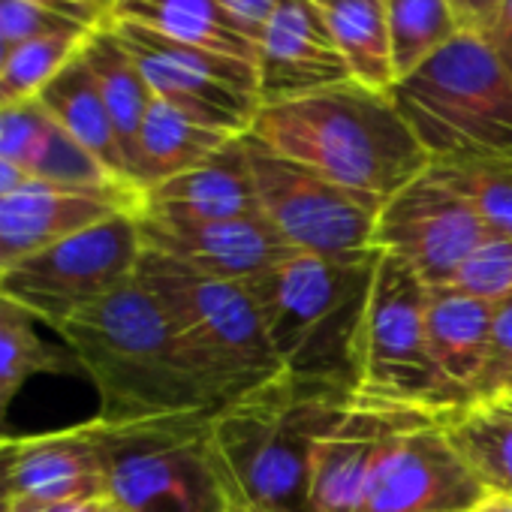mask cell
<instances>
[{
    "instance_id": "cell-1",
    "label": "cell",
    "mask_w": 512,
    "mask_h": 512,
    "mask_svg": "<svg viewBox=\"0 0 512 512\" xmlns=\"http://www.w3.org/2000/svg\"><path fill=\"white\" fill-rule=\"evenodd\" d=\"M247 136L380 202L392 199L431 166L428 151L392 94L362 88L359 82L260 106Z\"/></svg>"
},
{
    "instance_id": "cell-2",
    "label": "cell",
    "mask_w": 512,
    "mask_h": 512,
    "mask_svg": "<svg viewBox=\"0 0 512 512\" xmlns=\"http://www.w3.org/2000/svg\"><path fill=\"white\" fill-rule=\"evenodd\" d=\"M353 392L278 374L211 413V449L229 503L256 512H308L317 440L344 416Z\"/></svg>"
},
{
    "instance_id": "cell-3",
    "label": "cell",
    "mask_w": 512,
    "mask_h": 512,
    "mask_svg": "<svg viewBox=\"0 0 512 512\" xmlns=\"http://www.w3.org/2000/svg\"><path fill=\"white\" fill-rule=\"evenodd\" d=\"M55 332L94 383L97 419L109 425L217 410L184 365L166 314L136 278L64 320Z\"/></svg>"
},
{
    "instance_id": "cell-4",
    "label": "cell",
    "mask_w": 512,
    "mask_h": 512,
    "mask_svg": "<svg viewBox=\"0 0 512 512\" xmlns=\"http://www.w3.org/2000/svg\"><path fill=\"white\" fill-rule=\"evenodd\" d=\"M377 260L380 250L344 260L293 250L260 281L247 284L287 374L356 392L359 338Z\"/></svg>"
},
{
    "instance_id": "cell-5",
    "label": "cell",
    "mask_w": 512,
    "mask_h": 512,
    "mask_svg": "<svg viewBox=\"0 0 512 512\" xmlns=\"http://www.w3.org/2000/svg\"><path fill=\"white\" fill-rule=\"evenodd\" d=\"M136 281L166 314L184 365L217 407L284 374L247 284L199 275L151 247H142Z\"/></svg>"
},
{
    "instance_id": "cell-6",
    "label": "cell",
    "mask_w": 512,
    "mask_h": 512,
    "mask_svg": "<svg viewBox=\"0 0 512 512\" xmlns=\"http://www.w3.org/2000/svg\"><path fill=\"white\" fill-rule=\"evenodd\" d=\"M392 100L431 163L512 160V76L482 37L461 31Z\"/></svg>"
},
{
    "instance_id": "cell-7",
    "label": "cell",
    "mask_w": 512,
    "mask_h": 512,
    "mask_svg": "<svg viewBox=\"0 0 512 512\" xmlns=\"http://www.w3.org/2000/svg\"><path fill=\"white\" fill-rule=\"evenodd\" d=\"M428 296L431 287L404 260L380 250L359 338L353 395L446 419L470 404L431 359L425 329Z\"/></svg>"
},
{
    "instance_id": "cell-8",
    "label": "cell",
    "mask_w": 512,
    "mask_h": 512,
    "mask_svg": "<svg viewBox=\"0 0 512 512\" xmlns=\"http://www.w3.org/2000/svg\"><path fill=\"white\" fill-rule=\"evenodd\" d=\"M211 413L154 422H100L106 497L133 512H226L229 494L211 449Z\"/></svg>"
},
{
    "instance_id": "cell-9",
    "label": "cell",
    "mask_w": 512,
    "mask_h": 512,
    "mask_svg": "<svg viewBox=\"0 0 512 512\" xmlns=\"http://www.w3.org/2000/svg\"><path fill=\"white\" fill-rule=\"evenodd\" d=\"M142 247L139 211H118L4 269L0 296L58 329L133 281Z\"/></svg>"
},
{
    "instance_id": "cell-10",
    "label": "cell",
    "mask_w": 512,
    "mask_h": 512,
    "mask_svg": "<svg viewBox=\"0 0 512 512\" xmlns=\"http://www.w3.org/2000/svg\"><path fill=\"white\" fill-rule=\"evenodd\" d=\"M244 151L260 199V214L275 232L302 253L359 256L374 247V226L383 202L347 190L244 136Z\"/></svg>"
},
{
    "instance_id": "cell-11",
    "label": "cell",
    "mask_w": 512,
    "mask_h": 512,
    "mask_svg": "<svg viewBox=\"0 0 512 512\" xmlns=\"http://www.w3.org/2000/svg\"><path fill=\"white\" fill-rule=\"evenodd\" d=\"M157 100L226 136H247L260 112L256 67L229 55L172 43L133 22L109 19Z\"/></svg>"
},
{
    "instance_id": "cell-12",
    "label": "cell",
    "mask_w": 512,
    "mask_h": 512,
    "mask_svg": "<svg viewBox=\"0 0 512 512\" xmlns=\"http://www.w3.org/2000/svg\"><path fill=\"white\" fill-rule=\"evenodd\" d=\"M491 232L473 208L428 169L383 202L374 247L404 260L431 290L446 287Z\"/></svg>"
},
{
    "instance_id": "cell-13",
    "label": "cell",
    "mask_w": 512,
    "mask_h": 512,
    "mask_svg": "<svg viewBox=\"0 0 512 512\" xmlns=\"http://www.w3.org/2000/svg\"><path fill=\"white\" fill-rule=\"evenodd\" d=\"M428 422L440 419L353 395L344 416L314 446L308 512H359L371 479L395 443Z\"/></svg>"
},
{
    "instance_id": "cell-14",
    "label": "cell",
    "mask_w": 512,
    "mask_h": 512,
    "mask_svg": "<svg viewBox=\"0 0 512 512\" xmlns=\"http://www.w3.org/2000/svg\"><path fill=\"white\" fill-rule=\"evenodd\" d=\"M485 497L488 491L452 449L440 419L395 443L359 512H473Z\"/></svg>"
},
{
    "instance_id": "cell-15",
    "label": "cell",
    "mask_w": 512,
    "mask_h": 512,
    "mask_svg": "<svg viewBox=\"0 0 512 512\" xmlns=\"http://www.w3.org/2000/svg\"><path fill=\"white\" fill-rule=\"evenodd\" d=\"M139 229L145 247L172 256L199 275L235 284L260 281L293 253L263 214L238 220H169L139 214Z\"/></svg>"
},
{
    "instance_id": "cell-16",
    "label": "cell",
    "mask_w": 512,
    "mask_h": 512,
    "mask_svg": "<svg viewBox=\"0 0 512 512\" xmlns=\"http://www.w3.org/2000/svg\"><path fill=\"white\" fill-rule=\"evenodd\" d=\"M256 82L263 106L353 82L323 10L311 0H278L256 37Z\"/></svg>"
},
{
    "instance_id": "cell-17",
    "label": "cell",
    "mask_w": 512,
    "mask_h": 512,
    "mask_svg": "<svg viewBox=\"0 0 512 512\" xmlns=\"http://www.w3.org/2000/svg\"><path fill=\"white\" fill-rule=\"evenodd\" d=\"M139 208V190H79L28 178L0 196V272L118 211Z\"/></svg>"
},
{
    "instance_id": "cell-18",
    "label": "cell",
    "mask_w": 512,
    "mask_h": 512,
    "mask_svg": "<svg viewBox=\"0 0 512 512\" xmlns=\"http://www.w3.org/2000/svg\"><path fill=\"white\" fill-rule=\"evenodd\" d=\"M10 476L16 503L106 497L100 422L13 437Z\"/></svg>"
},
{
    "instance_id": "cell-19",
    "label": "cell",
    "mask_w": 512,
    "mask_h": 512,
    "mask_svg": "<svg viewBox=\"0 0 512 512\" xmlns=\"http://www.w3.org/2000/svg\"><path fill=\"white\" fill-rule=\"evenodd\" d=\"M0 157L31 181L79 190H136L85 151L40 100L0 106Z\"/></svg>"
},
{
    "instance_id": "cell-20",
    "label": "cell",
    "mask_w": 512,
    "mask_h": 512,
    "mask_svg": "<svg viewBox=\"0 0 512 512\" xmlns=\"http://www.w3.org/2000/svg\"><path fill=\"white\" fill-rule=\"evenodd\" d=\"M139 214L169 220H238L260 214L244 136L214 157L142 193Z\"/></svg>"
},
{
    "instance_id": "cell-21",
    "label": "cell",
    "mask_w": 512,
    "mask_h": 512,
    "mask_svg": "<svg viewBox=\"0 0 512 512\" xmlns=\"http://www.w3.org/2000/svg\"><path fill=\"white\" fill-rule=\"evenodd\" d=\"M491 299H476L455 290H431L425 329L428 350L437 371L473 404V386L482 374V362L488 353V335L494 320Z\"/></svg>"
},
{
    "instance_id": "cell-22",
    "label": "cell",
    "mask_w": 512,
    "mask_h": 512,
    "mask_svg": "<svg viewBox=\"0 0 512 512\" xmlns=\"http://www.w3.org/2000/svg\"><path fill=\"white\" fill-rule=\"evenodd\" d=\"M109 19L133 22L172 43L229 55L256 67V43L220 0H118Z\"/></svg>"
},
{
    "instance_id": "cell-23",
    "label": "cell",
    "mask_w": 512,
    "mask_h": 512,
    "mask_svg": "<svg viewBox=\"0 0 512 512\" xmlns=\"http://www.w3.org/2000/svg\"><path fill=\"white\" fill-rule=\"evenodd\" d=\"M232 139H241V136H226L220 130H211L154 97L142 121L136 154H133V172H130L133 184L136 190L145 193L181 172L196 169L199 163L214 157L220 148H226Z\"/></svg>"
},
{
    "instance_id": "cell-24",
    "label": "cell",
    "mask_w": 512,
    "mask_h": 512,
    "mask_svg": "<svg viewBox=\"0 0 512 512\" xmlns=\"http://www.w3.org/2000/svg\"><path fill=\"white\" fill-rule=\"evenodd\" d=\"M85 52V49H82ZM46 112L85 148L91 151L118 181L130 184V169H127V157L124 148L118 142L115 124L109 118V109L103 103V94L97 88V79L91 73V67L85 64V58L79 55L40 97H37ZM142 193V190H139Z\"/></svg>"
},
{
    "instance_id": "cell-25",
    "label": "cell",
    "mask_w": 512,
    "mask_h": 512,
    "mask_svg": "<svg viewBox=\"0 0 512 512\" xmlns=\"http://www.w3.org/2000/svg\"><path fill=\"white\" fill-rule=\"evenodd\" d=\"M82 58L97 79V88H100L103 103L109 109V118L115 124L118 142L124 148L127 169L133 172V154H136L139 130H142V121L154 103V91H151L148 79L142 76L136 58L130 55V49L124 46V40L112 28V22H106L103 28H97L91 34ZM130 181H133V175H130Z\"/></svg>"
},
{
    "instance_id": "cell-26",
    "label": "cell",
    "mask_w": 512,
    "mask_h": 512,
    "mask_svg": "<svg viewBox=\"0 0 512 512\" xmlns=\"http://www.w3.org/2000/svg\"><path fill=\"white\" fill-rule=\"evenodd\" d=\"M332 40L362 88L392 94L398 85L386 0H335L323 10Z\"/></svg>"
},
{
    "instance_id": "cell-27",
    "label": "cell",
    "mask_w": 512,
    "mask_h": 512,
    "mask_svg": "<svg viewBox=\"0 0 512 512\" xmlns=\"http://www.w3.org/2000/svg\"><path fill=\"white\" fill-rule=\"evenodd\" d=\"M443 431L488 494L512 497V407L482 404L443 419Z\"/></svg>"
},
{
    "instance_id": "cell-28",
    "label": "cell",
    "mask_w": 512,
    "mask_h": 512,
    "mask_svg": "<svg viewBox=\"0 0 512 512\" xmlns=\"http://www.w3.org/2000/svg\"><path fill=\"white\" fill-rule=\"evenodd\" d=\"M70 371H79L73 353L43 341L37 320L0 296V434H7L10 407L31 377Z\"/></svg>"
},
{
    "instance_id": "cell-29",
    "label": "cell",
    "mask_w": 512,
    "mask_h": 512,
    "mask_svg": "<svg viewBox=\"0 0 512 512\" xmlns=\"http://www.w3.org/2000/svg\"><path fill=\"white\" fill-rule=\"evenodd\" d=\"M386 13L398 79L410 76L461 34L449 0H386Z\"/></svg>"
},
{
    "instance_id": "cell-30",
    "label": "cell",
    "mask_w": 512,
    "mask_h": 512,
    "mask_svg": "<svg viewBox=\"0 0 512 512\" xmlns=\"http://www.w3.org/2000/svg\"><path fill=\"white\" fill-rule=\"evenodd\" d=\"M428 172L458 193L491 235H512V160L431 163Z\"/></svg>"
},
{
    "instance_id": "cell-31",
    "label": "cell",
    "mask_w": 512,
    "mask_h": 512,
    "mask_svg": "<svg viewBox=\"0 0 512 512\" xmlns=\"http://www.w3.org/2000/svg\"><path fill=\"white\" fill-rule=\"evenodd\" d=\"M91 34L94 31L55 34V37L13 46L4 79H0V106L37 100L82 55Z\"/></svg>"
},
{
    "instance_id": "cell-32",
    "label": "cell",
    "mask_w": 512,
    "mask_h": 512,
    "mask_svg": "<svg viewBox=\"0 0 512 512\" xmlns=\"http://www.w3.org/2000/svg\"><path fill=\"white\" fill-rule=\"evenodd\" d=\"M446 290L491 302L512 296V235H491L485 244H479Z\"/></svg>"
},
{
    "instance_id": "cell-33",
    "label": "cell",
    "mask_w": 512,
    "mask_h": 512,
    "mask_svg": "<svg viewBox=\"0 0 512 512\" xmlns=\"http://www.w3.org/2000/svg\"><path fill=\"white\" fill-rule=\"evenodd\" d=\"M512 398V296L497 299L491 335H488V353L482 362V374L473 386V404H500Z\"/></svg>"
},
{
    "instance_id": "cell-34",
    "label": "cell",
    "mask_w": 512,
    "mask_h": 512,
    "mask_svg": "<svg viewBox=\"0 0 512 512\" xmlns=\"http://www.w3.org/2000/svg\"><path fill=\"white\" fill-rule=\"evenodd\" d=\"M82 31H91V28L61 19L31 4V0H0V37L10 46L34 43V40L55 37V34H82Z\"/></svg>"
},
{
    "instance_id": "cell-35",
    "label": "cell",
    "mask_w": 512,
    "mask_h": 512,
    "mask_svg": "<svg viewBox=\"0 0 512 512\" xmlns=\"http://www.w3.org/2000/svg\"><path fill=\"white\" fill-rule=\"evenodd\" d=\"M506 0H449V7L461 25L464 34H476L485 37L488 28L494 25V19L500 16Z\"/></svg>"
},
{
    "instance_id": "cell-36",
    "label": "cell",
    "mask_w": 512,
    "mask_h": 512,
    "mask_svg": "<svg viewBox=\"0 0 512 512\" xmlns=\"http://www.w3.org/2000/svg\"><path fill=\"white\" fill-rule=\"evenodd\" d=\"M220 4L229 10V16L238 22V28L256 43V37H260L263 25L275 13L278 0H220Z\"/></svg>"
},
{
    "instance_id": "cell-37",
    "label": "cell",
    "mask_w": 512,
    "mask_h": 512,
    "mask_svg": "<svg viewBox=\"0 0 512 512\" xmlns=\"http://www.w3.org/2000/svg\"><path fill=\"white\" fill-rule=\"evenodd\" d=\"M31 4H37L61 19H70L82 28H91V31H97L109 22V16L100 7H94L91 0H31Z\"/></svg>"
},
{
    "instance_id": "cell-38",
    "label": "cell",
    "mask_w": 512,
    "mask_h": 512,
    "mask_svg": "<svg viewBox=\"0 0 512 512\" xmlns=\"http://www.w3.org/2000/svg\"><path fill=\"white\" fill-rule=\"evenodd\" d=\"M488 46H491V52L497 55V61L509 70V76H512V0H506L503 4V10H500V16L494 19V25L488 28V34L482 37Z\"/></svg>"
},
{
    "instance_id": "cell-39",
    "label": "cell",
    "mask_w": 512,
    "mask_h": 512,
    "mask_svg": "<svg viewBox=\"0 0 512 512\" xmlns=\"http://www.w3.org/2000/svg\"><path fill=\"white\" fill-rule=\"evenodd\" d=\"M103 497L88 500H52V503H13V512H97Z\"/></svg>"
},
{
    "instance_id": "cell-40",
    "label": "cell",
    "mask_w": 512,
    "mask_h": 512,
    "mask_svg": "<svg viewBox=\"0 0 512 512\" xmlns=\"http://www.w3.org/2000/svg\"><path fill=\"white\" fill-rule=\"evenodd\" d=\"M13 437H7V443L0 446V512H13L16 494H13V476H10V449H13Z\"/></svg>"
},
{
    "instance_id": "cell-41",
    "label": "cell",
    "mask_w": 512,
    "mask_h": 512,
    "mask_svg": "<svg viewBox=\"0 0 512 512\" xmlns=\"http://www.w3.org/2000/svg\"><path fill=\"white\" fill-rule=\"evenodd\" d=\"M28 178L13 166V163H7L4 157H0V196H7V193H13L16 187H22Z\"/></svg>"
},
{
    "instance_id": "cell-42",
    "label": "cell",
    "mask_w": 512,
    "mask_h": 512,
    "mask_svg": "<svg viewBox=\"0 0 512 512\" xmlns=\"http://www.w3.org/2000/svg\"><path fill=\"white\" fill-rule=\"evenodd\" d=\"M473 512H512V497H497V494H488Z\"/></svg>"
},
{
    "instance_id": "cell-43",
    "label": "cell",
    "mask_w": 512,
    "mask_h": 512,
    "mask_svg": "<svg viewBox=\"0 0 512 512\" xmlns=\"http://www.w3.org/2000/svg\"><path fill=\"white\" fill-rule=\"evenodd\" d=\"M97 512H133V509L121 506V503H118V500H112V497H103V500H100V506H97Z\"/></svg>"
},
{
    "instance_id": "cell-44",
    "label": "cell",
    "mask_w": 512,
    "mask_h": 512,
    "mask_svg": "<svg viewBox=\"0 0 512 512\" xmlns=\"http://www.w3.org/2000/svg\"><path fill=\"white\" fill-rule=\"evenodd\" d=\"M10 43L4 40V37H0V79H4V70H7V61H10Z\"/></svg>"
},
{
    "instance_id": "cell-45",
    "label": "cell",
    "mask_w": 512,
    "mask_h": 512,
    "mask_svg": "<svg viewBox=\"0 0 512 512\" xmlns=\"http://www.w3.org/2000/svg\"><path fill=\"white\" fill-rule=\"evenodd\" d=\"M91 4H94V7H100L106 16H112V10L118 7V0H91Z\"/></svg>"
},
{
    "instance_id": "cell-46",
    "label": "cell",
    "mask_w": 512,
    "mask_h": 512,
    "mask_svg": "<svg viewBox=\"0 0 512 512\" xmlns=\"http://www.w3.org/2000/svg\"><path fill=\"white\" fill-rule=\"evenodd\" d=\"M226 512H256V509H250V506H241V503H229V506H226Z\"/></svg>"
},
{
    "instance_id": "cell-47",
    "label": "cell",
    "mask_w": 512,
    "mask_h": 512,
    "mask_svg": "<svg viewBox=\"0 0 512 512\" xmlns=\"http://www.w3.org/2000/svg\"><path fill=\"white\" fill-rule=\"evenodd\" d=\"M311 4H314V7H320V10H326V7H332V4H335V0H311Z\"/></svg>"
},
{
    "instance_id": "cell-48",
    "label": "cell",
    "mask_w": 512,
    "mask_h": 512,
    "mask_svg": "<svg viewBox=\"0 0 512 512\" xmlns=\"http://www.w3.org/2000/svg\"><path fill=\"white\" fill-rule=\"evenodd\" d=\"M7 437H10V434H0V446H4V443H7Z\"/></svg>"
},
{
    "instance_id": "cell-49",
    "label": "cell",
    "mask_w": 512,
    "mask_h": 512,
    "mask_svg": "<svg viewBox=\"0 0 512 512\" xmlns=\"http://www.w3.org/2000/svg\"><path fill=\"white\" fill-rule=\"evenodd\" d=\"M500 404H506V407H512V398H506V401H500Z\"/></svg>"
}]
</instances>
